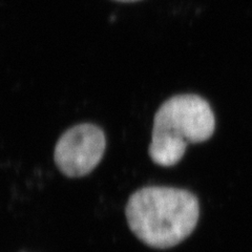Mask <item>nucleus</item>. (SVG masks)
Instances as JSON below:
<instances>
[{
    "instance_id": "1",
    "label": "nucleus",
    "mask_w": 252,
    "mask_h": 252,
    "mask_svg": "<svg viewBox=\"0 0 252 252\" xmlns=\"http://www.w3.org/2000/svg\"><path fill=\"white\" fill-rule=\"evenodd\" d=\"M125 214L139 240L153 248L167 249L183 242L195 229L200 204L185 189L148 186L131 194Z\"/></svg>"
},
{
    "instance_id": "2",
    "label": "nucleus",
    "mask_w": 252,
    "mask_h": 252,
    "mask_svg": "<svg viewBox=\"0 0 252 252\" xmlns=\"http://www.w3.org/2000/svg\"><path fill=\"white\" fill-rule=\"evenodd\" d=\"M215 128V114L206 100L198 94H177L155 115L149 156L160 166H173L182 159L188 144L208 140Z\"/></svg>"
},
{
    "instance_id": "3",
    "label": "nucleus",
    "mask_w": 252,
    "mask_h": 252,
    "mask_svg": "<svg viewBox=\"0 0 252 252\" xmlns=\"http://www.w3.org/2000/svg\"><path fill=\"white\" fill-rule=\"evenodd\" d=\"M103 131L93 124H79L66 130L55 147L54 159L60 171L69 178L89 175L104 155Z\"/></svg>"
},
{
    "instance_id": "4",
    "label": "nucleus",
    "mask_w": 252,
    "mask_h": 252,
    "mask_svg": "<svg viewBox=\"0 0 252 252\" xmlns=\"http://www.w3.org/2000/svg\"><path fill=\"white\" fill-rule=\"evenodd\" d=\"M116 1H120V2H135V1H139V0H116Z\"/></svg>"
}]
</instances>
